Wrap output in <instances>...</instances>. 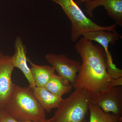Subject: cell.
Masks as SVG:
<instances>
[{
	"label": "cell",
	"mask_w": 122,
	"mask_h": 122,
	"mask_svg": "<svg viewBox=\"0 0 122 122\" xmlns=\"http://www.w3.org/2000/svg\"><path fill=\"white\" fill-rule=\"evenodd\" d=\"M122 86V77L117 79H114L110 87H116Z\"/></svg>",
	"instance_id": "16"
},
{
	"label": "cell",
	"mask_w": 122,
	"mask_h": 122,
	"mask_svg": "<svg viewBox=\"0 0 122 122\" xmlns=\"http://www.w3.org/2000/svg\"><path fill=\"white\" fill-rule=\"evenodd\" d=\"M51 118H50L49 119H46L45 120L40 121V122H51Z\"/></svg>",
	"instance_id": "17"
},
{
	"label": "cell",
	"mask_w": 122,
	"mask_h": 122,
	"mask_svg": "<svg viewBox=\"0 0 122 122\" xmlns=\"http://www.w3.org/2000/svg\"><path fill=\"white\" fill-rule=\"evenodd\" d=\"M45 87L55 96L62 98L65 94L71 92L73 86L66 79L55 74L52 77Z\"/></svg>",
	"instance_id": "13"
},
{
	"label": "cell",
	"mask_w": 122,
	"mask_h": 122,
	"mask_svg": "<svg viewBox=\"0 0 122 122\" xmlns=\"http://www.w3.org/2000/svg\"><path fill=\"white\" fill-rule=\"evenodd\" d=\"M14 47L15 53L11 56V63L14 68H18L22 71L29 83V87L32 89L36 87V85L27 64L26 47L20 37L17 36L15 39Z\"/></svg>",
	"instance_id": "9"
},
{
	"label": "cell",
	"mask_w": 122,
	"mask_h": 122,
	"mask_svg": "<svg viewBox=\"0 0 122 122\" xmlns=\"http://www.w3.org/2000/svg\"><path fill=\"white\" fill-rule=\"evenodd\" d=\"M33 94L45 111L50 113L57 108L63 98L53 94L45 87L36 86L32 89Z\"/></svg>",
	"instance_id": "11"
},
{
	"label": "cell",
	"mask_w": 122,
	"mask_h": 122,
	"mask_svg": "<svg viewBox=\"0 0 122 122\" xmlns=\"http://www.w3.org/2000/svg\"><path fill=\"white\" fill-rule=\"evenodd\" d=\"M27 61L31 66V73L36 86L45 87L52 77L56 74L54 69L52 66L46 65H38L32 62L28 58Z\"/></svg>",
	"instance_id": "12"
},
{
	"label": "cell",
	"mask_w": 122,
	"mask_h": 122,
	"mask_svg": "<svg viewBox=\"0 0 122 122\" xmlns=\"http://www.w3.org/2000/svg\"><path fill=\"white\" fill-rule=\"evenodd\" d=\"M45 58L58 75L68 80L73 86L81 68V62L70 59L64 54L51 53L46 55Z\"/></svg>",
	"instance_id": "6"
},
{
	"label": "cell",
	"mask_w": 122,
	"mask_h": 122,
	"mask_svg": "<svg viewBox=\"0 0 122 122\" xmlns=\"http://www.w3.org/2000/svg\"><path fill=\"white\" fill-rule=\"evenodd\" d=\"M82 36L85 39L98 42L102 46L106 55L107 60L113 61L111 54L108 50L110 44L114 45L116 42L122 38V36L117 32L107 30H99L85 33Z\"/></svg>",
	"instance_id": "10"
},
{
	"label": "cell",
	"mask_w": 122,
	"mask_h": 122,
	"mask_svg": "<svg viewBox=\"0 0 122 122\" xmlns=\"http://www.w3.org/2000/svg\"><path fill=\"white\" fill-rule=\"evenodd\" d=\"M91 101L106 113L122 116V86L107 87L92 96Z\"/></svg>",
	"instance_id": "5"
},
{
	"label": "cell",
	"mask_w": 122,
	"mask_h": 122,
	"mask_svg": "<svg viewBox=\"0 0 122 122\" xmlns=\"http://www.w3.org/2000/svg\"><path fill=\"white\" fill-rule=\"evenodd\" d=\"M0 110L19 122H38L46 119L45 111L30 87L16 85L8 102Z\"/></svg>",
	"instance_id": "2"
},
{
	"label": "cell",
	"mask_w": 122,
	"mask_h": 122,
	"mask_svg": "<svg viewBox=\"0 0 122 122\" xmlns=\"http://www.w3.org/2000/svg\"><path fill=\"white\" fill-rule=\"evenodd\" d=\"M75 48L81 62L73 85L75 91H84L91 97L97 92L110 87L114 79L107 73L103 48L83 37L76 42Z\"/></svg>",
	"instance_id": "1"
},
{
	"label": "cell",
	"mask_w": 122,
	"mask_h": 122,
	"mask_svg": "<svg viewBox=\"0 0 122 122\" xmlns=\"http://www.w3.org/2000/svg\"><path fill=\"white\" fill-rule=\"evenodd\" d=\"M90 122H119L122 117L113 113L104 112L99 107L91 101L89 106Z\"/></svg>",
	"instance_id": "14"
},
{
	"label": "cell",
	"mask_w": 122,
	"mask_h": 122,
	"mask_svg": "<svg viewBox=\"0 0 122 122\" xmlns=\"http://www.w3.org/2000/svg\"><path fill=\"white\" fill-rule=\"evenodd\" d=\"M90 0H79V1L81 2H86Z\"/></svg>",
	"instance_id": "18"
},
{
	"label": "cell",
	"mask_w": 122,
	"mask_h": 122,
	"mask_svg": "<svg viewBox=\"0 0 122 122\" xmlns=\"http://www.w3.org/2000/svg\"></svg>",
	"instance_id": "19"
},
{
	"label": "cell",
	"mask_w": 122,
	"mask_h": 122,
	"mask_svg": "<svg viewBox=\"0 0 122 122\" xmlns=\"http://www.w3.org/2000/svg\"><path fill=\"white\" fill-rule=\"evenodd\" d=\"M91 97L83 90L74 91L62 99L51 122H86Z\"/></svg>",
	"instance_id": "4"
},
{
	"label": "cell",
	"mask_w": 122,
	"mask_h": 122,
	"mask_svg": "<svg viewBox=\"0 0 122 122\" xmlns=\"http://www.w3.org/2000/svg\"><path fill=\"white\" fill-rule=\"evenodd\" d=\"M59 5L71 23V37L76 42L85 33L99 30L116 32L117 25L103 26L96 24L86 16L74 0H50Z\"/></svg>",
	"instance_id": "3"
},
{
	"label": "cell",
	"mask_w": 122,
	"mask_h": 122,
	"mask_svg": "<svg viewBox=\"0 0 122 122\" xmlns=\"http://www.w3.org/2000/svg\"><path fill=\"white\" fill-rule=\"evenodd\" d=\"M87 15L93 17V12L99 6H103L109 17L117 25L122 26V0H92L85 2Z\"/></svg>",
	"instance_id": "8"
},
{
	"label": "cell",
	"mask_w": 122,
	"mask_h": 122,
	"mask_svg": "<svg viewBox=\"0 0 122 122\" xmlns=\"http://www.w3.org/2000/svg\"><path fill=\"white\" fill-rule=\"evenodd\" d=\"M14 67L11 56L0 52V109L4 107L15 89L12 75Z\"/></svg>",
	"instance_id": "7"
},
{
	"label": "cell",
	"mask_w": 122,
	"mask_h": 122,
	"mask_svg": "<svg viewBox=\"0 0 122 122\" xmlns=\"http://www.w3.org/2000/svg\"><path fill=\"white\" fill-rule=\"evenodd\" d=\"M0 122H21L15 120L4 112L0 110Z\"/></svg>",
	"instance_id": "15"
}]
</instances>
